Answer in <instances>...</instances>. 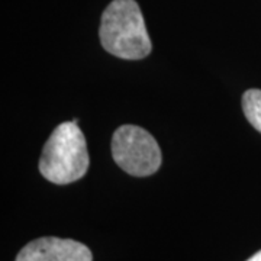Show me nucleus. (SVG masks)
<instances>
[{"label":"nucleus","mask_w":261,"mask_h":261,"mask_svg":"<svg viewBox=\"0 0 261 261\" xmlns=\"http://www.w3.org/2000/svg\"><path fill=\"white\" fill-rule=\"evenodd\" d=\"M99 38L102 47L122 60H141L151 53L145 20L135 0H113L105 9Z\"/></svg>","instance_id":"nucleus-1"},{"label":"nucleus","mask_w":261,"mask_h":261,"mask_svg":"<svg viewBox=\"0 0 261 261\" xmlns=\"http://www.w3.org/2000/svg\"><path fill=\"white\" fill-rule=\"evenodd\" d=\"M39 171L54 185H68L89 170V154L83 132L74 121L63 122L53 130L44 145Z\"/></svg>","instance_id":"nucleus-2"},{"label":"nucleus","mask_w":261,"mask_h":261,"mask_svg":"<svg viewBox=\"0 0 261 261\" xmlns=\"http://www.w3.org/2000/svg\"><path fill=\"white\" fill-rule=\"evenodd\" d=\"M112 155L119 167L135 177L154 174L161 166V149L148 130L122 125L112 137Z\"/></svg>","instance_id":"nucleus-3"},{"label":"nucleus","mask_w":261,"mask_h":261,"mask_svg":"<svg viewBox=\"0 0 261 261\" xmlns=\"http://www.w3.org/2000/svg\"><path fill=\"white\" fill-rule=\"evenodd\" d=\"M92 251L84 244L57 238L44 237L27 244L15 261H92Z\"/></svg>","instance_id":"nucleus-4"},{"label":"nucleus","mask_w":261,"mask_h":261,"mask_svg":"<svg viewBox=\"0 0 261 261\" xmlns=\"http://www.w3.org/2000/svg\"><path fill=\"white\" fill-rule=\"evenodd\" d=\"M243 111L247 121L261 134V90L251 89L243 96Z\"/></svg>","instance_id":"nucleus-5"},{"label":"nucleus","mask_w":261,"mask_h":261,"mask_svg":"<svg viewBox=\"0 0 261 261\" xmlns=\"http://www.w3.org/2000/svg\"><path fill=\"white\" fill-rule=\"evenodd\" d=\"M247 261H261V250L258 252H255L254 255H251Z\"/></svg>","instance_id":"nucleus-6"}]
</instances>
